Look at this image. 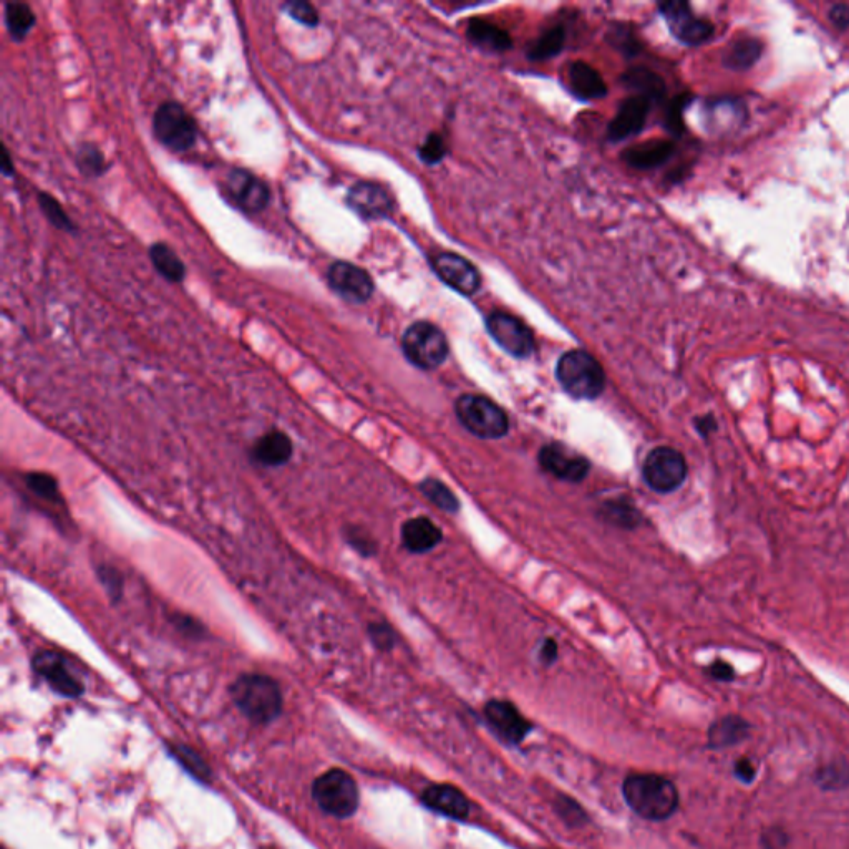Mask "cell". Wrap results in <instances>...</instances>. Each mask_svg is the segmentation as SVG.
Instances as JSON below:
<instances>
[{"label": "cell", "instance_id": "e0dca14e", "mask_svg": "<svg viewBox=\"0 0 849 849\" xmlns=\"http://www.w3.org/2000/svg\"><path fill=\"white\" fill-rule=\"evenodd\" d=\"M347 204L360 218L384 219L393 211V198L384 186L357 183L347 193Z\"/></svg>", "mask_w": 849, "mask_h": 849}, {"label": "cell", "instance_id": "f35d334b", "mask_svg": "<svg viewBox=\"0 0 849 849\" xmlns=\"http://www.w3.org/2000/svg\"><path fill=\"white\" fill-rule=\"evenodd\" d=\"M370 637L374 641L375 646L379 649H390L393 646V632L390 627L384 624H374L370 626Z\"/></svg>", "mask_w": 849, "mask_h": 849}, {"label": "cell", "instance_id": "ba28073f", "mask_svg": "<svg viewBox=\"0 0 849 849\" xmlns=\"http://www.w3.org/2000/svg\"><path fill=\"white\" fill-rule=\"evenodd\" d=\"M642 476L651 490L667 495L684 485L687 461L675 448H655L644 461Z\"/></svg>", "mask_w": 849, "mask_h": 849}, {"label": "cell", "instance_id": "484cf974", "mask_svg": "<svg viewBox=\"0 0 849 849\" xmlns=\"http://www.w3.org/2000/svg\"><path fill=\"white\" fill-rule=\"evenodd\" d=\"M4 20L7 32L15 42L24 40L35 25L32 7L24 2H7L4 5Z\"/></svg>", "mask_w": 849, "mask_h": 849}, {"label": "cell", "instance_id": "7c38bea8", "mask_svg": "<svg viewBox=\"0 0 849 849\" xmlns=\"http://www.w3.org/2000/svg\"><path fill=\"white\" fill-rule=\"evenodd\" d=\"M34 670L57 694L77 699L83 694L82 680L78 679L64 655L55 651H42L32 660Z\"/></svg>", "mask_w": 849, "mask_h": 849}, {"label": "cell", "instance_id": "8992f818", "mask_svg": "<svg viewBox=\"0 0 849 849\" xmlns=\"http://www.w3.org/2000/svg\"><path fill=\"white\" fill-rule=\"evenodd\" d=\"M455 410L461 425L476 437L496 440L505 437L510 428L503 408L481 395H463L458 398Z\"/></svg>", "mask_w": 849, "mask_h": 849}, {"label": "cell", "instance_id": "7bdbcfd3", "mask_svg": "<svg viewBox=\"0 0 849 849\" xmlns=\"http://www.w3.org/2000/svg\"><path fill=\"white\" fill-rule=\"evenodd\" d=\"M695 428H697V432L702 435V437H709L710 433H714L717 430V422H715V418L712 415H707V417H699L695 420Z\"/></svg>", "mask_w": 849, "mask_h": 849}, {"label": "cell", "instance_id": "ac0fdd59", "mask_svg": "<svg viewBox=\"0 0 849 849\" xmlns=\"http://www.w3.org/2000/svg\"><path fill=\"white\" fill-rule=\"evenodd\" d=\"M485 717L491 728L500 735L505 742L520 743L531 730L528 720L520 714L515 705L505 700H493L485 707Z\"/></svg>", "mask_w": 849, "mask_h": 849}, {"label": "cell", "instance_id": "7402d4cb", "mask_svg": "<svg viewBox=\"0 0 849 849\" xmlns=\"http://www.w3.org/2000/svg\"><path fill=\"white\" fill-rule=\"evenodd\" d=\"M292 452L294 447L291 438L281 430H272L254 443L253 458L262 466H282L291 460Z\"/></svg>", "mask_w": 849, "mask_h": 849}, {"label": "cell", "instance_id": "9c48e42d", "mask_svg": "<svg viewBox=\"0 0 849 849\" xmlns=\"http://www.w3.org/2000/svg\"><path fill=\"white\" fill-rule=\"evenodd\" d=\"M486 330L501 349L516 359H526L534 352V335L523 321L505 311H493L486 317Z\"/></svg>", "mask_w": 849, "mask_h": 849}, {"label": "cell", "instance_id": "e575fe53", "mask_svg": "<svg viewBox=\"0 0 849 849\" xmlns=\"http://www.w3.org/2000/svg\"><path fill=\"white\" fill-rule=\"evenodd\" d=\"M78 168L85 173V175L90 176H100L103 175V171L107 168V163H105V156H103L102 151L98 150L95 145H83L80 150H78Z\"/></svg>", "mask_w": 849, "mask_h": 849}, {"label": "cell", "instance_id": "603a6c76", "mask_svg": "<svg viewBox=\"0 0 849 849\" xmlns=\"http://www.w3.org/2000/svg\"><path fill=\"white\" fill-rule=\"evenodd\" d=\"M466 37L478 49L491 52V54H500V52H506L513 47L510 34L506 30L490 24L488 20H471L468 29H466Z\"/></svg>", "mask_w": 849, "mask_h": 849}, {"label": "cell", "instance_id": "bcb514c9", "mask_svg": "<svg viewBox=\"0 0 849 849\" xmlns=\"http://www.w3.org/2000/svg\"><path fill=\"white\" fill-rule=\"evenodd\" d=\"M556 655H558V647H556L554 641H546V644L543 646V651H541V657H543L544 662H546V664H551V662L556 659Z\"/></svg>", "mask_w": 849, "mask_h": 849}, {"label": "cell", "instance_id": "8d00e7d4", "mask_svg": "<svg viewBox=\"0 0 849 849\" xmlns=\"http://www.w3.org/2000/svg\"><path fill=\"white\" fill-rule=\"evenodd\" d=\"M447 153L448 148L445 138L442 135H438V133L428 135L427 140H425V143L418 150V155L422 158L423 163H427V165H438L447 156Z\"/></svg>", "mask_w": 849, "mask_h": 849}, {"label": "cell", "instance_id": "ab89813d", "mask_svg": "<svg viewBox=\"0 0 849 849\" xmlns=\"http://www.w3.org/2000/svg\"><path fill=\"white\" fill-rule=\"evenodd\" d=\"M707 672L712 679L719 680V682H732L735 679V669L725 660H715L714 664H710Z\"/></svg>", "mask_w": 849, "mask_h": 849}, {"label": "cell", "instance_id": "7dc6e473", "mask_svg": "<svg viewBox=\"0 0 849 849\" xmlns=\"http://www.w3.org/2000/svg\"><path fill=\"white\" fill-rule=\"evenodd\" d=\"M2 171L5 176H10L14 173V166L10 165V156L7 148H4V156H2Z\"/></svg>", "mask_w": 849, "mask_h": 849}, {"label": "cell", "instance_id": "d6986e66", "mask_svg": "<svg viewBox=\"0 0 849 849\" xmlns=\"http://www.w3.org/2000/svg\"><path fill=\"white\" fill-rule=\"evenodd\" d=\"M422 801L430 810L452 820H466L470 815V801L463 791L452 785H432L423 791Z\"/></svg>", "mask_w": 849, "mask_h": 849}, {"label": "cell", "instance_id": "d4e9b609", "mask_svg": "<svg viewBox=\"0 0 849 849\" xmlns=\"http://www.w3.org/2000/svg\"><path fill=\"white\" fill-rule=\"evenodd\" d=\"M750 727L748 723L737 717V715H728L723 717L719 722H715L710 727L709 743L712 748H727L732 745H737L742 742L743 738L748 737Z\"/></svg>", "mask_w": 849, "mask_h": 849}, {"label": "cell", "instance_id": "9a60e30c", "mask_svg": "<svg viewBox=\"0 0 849 849\" xmlns=\"http://www.w3.org/2000/svg\"><path fill=\"white\" fill-rule=\"evenodd\" d=\"M539 463L549 475L569 483H579L589 473V461L559 443L541 448Z\"/></svg>", "mask_w": 849, "mask_h": 849}, {"label": "cell", "instance_id": "d590c367", "mask_svg": "<svg viewBox=\"0 0 849 849\" xmlns=\"http://www.w3.org/2000/svg\"><path fill=\"white\" fill-rule=\"evenodd\" d=\"M604 516H606V520L611 521L616 526H626V528L637 526V523L641 520L639 513L631 505L621 503V501L607 503L604 506Z\"/></svg>", "mask_w": 849, "mask_h": 849}, {"label": "cell", "instance_id": "83f0119b", "mask_svg": "<svg viewBox=\"0 0 849 849\" xmlns=\"http://www.w3.org/2000/svg\"><path fill=\"white\" fill-rule=\"evenodd\" d=\"M763 45L757 39L737 40L723 57V65L732 70H747L762 57Z\"/></svg>", "mask_w": 849, "mask_h": 849}, {"label": "cell", "instance_id": "f1b7e54d", "mask_svg": "<svg viewBox=\"0 0 849 849\" xmlns=\"http://www.w3.org/2000/svg\"><path fill=\"white\" fill-rule=\"evenodd\" d=\"M622 80H624L627 87L637 90V95H644V97L651 98L652 102H657V100L664 97V82L657 75L649 72V70H644V68L631 70V72H627V75H624Z\"/></svg>", "mask_w": 849, "mask_h": 849}, {"label": "cell", "instance_id": "74e56055", "mask_svg": "<svg viewBox=\"0 0 849 849\" xmlns=\"http://www.w3.org/2000/svg\"><path fill=\"white\" fill-rule=\"evenodd\" d=\"M284 9L287 10V14L291 15L292 19L297 20L299 24L307 25V27H316L321 22L317 10L309 2L294 0V2L284 4Z\"/></svg>", "mask_w": 849, "mask_h": 849}, {"label": "cell", "instance_id": "ffe728a7", "mask_svg": "<svg viewBox=\"0 0 849 849\" xmlns=\"http://www.w3.org/2000/svg\"><path fill=\"white\" fill-rule=\"evenodd\" d=\"M442 529L428 518H413L402 526L403 546L410 553H428L442 543Z\"/></svg>", "mask_w": 849, "mask_h": 849}, {"label": "cell", "instance_id": "2e32d148", "mask_svg": "<svg viewBox=\"0 0 849 849\" xmlns=\"http://www.w3.org/2000/svg\"><path fill=\"white\" fill-rule=\"evenodd\" d=\"M652 100L644 95H632L621 103L616 117L607 128V138L611 141H624L641 133L646 127L651 112Z\"/></svg>", "mask_w": 849, "mask_h": 849}, {"label": "cell", "instance_id": "cb8c5ba5", "mask_svg": "<svg viewBox=\"0 0 849 849\" xmlns=\"http://www.w3.org/2000/svg\"><path fill=\"white\" fill-rule=\"evenodd\" d=\"M674 153V145L669 141H647L644 145H636L622 153L627 165L636 170H654L664 165Z\"/></svg>", "mask_w": 849, "mask_h": 849}, {"label": "cell", "instance_id": "277c9868", "mask_svg": "<svg viewBox=\"0 0 849 849\" xmlns=\"http://www.w3.org/2000/svg\"><path fill=\"white\" fill-rule=\"evenodd\" d=\"M403 354L418 369L433 370L447 360L450 345L447 335L432 322H413L402 337Z\"/></svg>", "mask_w": 849, "mask_h": 849}, {"label": "cell", "instance_id": "4dcf8cb0", "mask_svg": "<svg viewBox=\"0 0 849 849\" xmlns=\"http://www.w3.org/2000/svg\"><path fill=\"white\" fill-rule=\"evenodd\" d=\"M423 495L427 496L428 500L432 501L433 505H437L440 510L455 513L458 510V500L453 495L452 490L447 485H443L442 481L425 480L420 485Z\"/></svg>", "mask_w": 849, "mask_h": 849}, {"label": "cell", "instance_id": "5b68a950", "mask_svg": "<svg viewBox=\"0 0 849 849\" xmlns=\"http://www.w3.org/2000/svg\"><path fill=\"white\" fill-rule=\"evenodd\" d=\"M312 796L324 813L335 818H349L359 808L357 783L340 768L322 773L312 785Z\"/></svg>", "mask_w": 849, "mask_h": 849}, {"label": "cell", "instance_id": "4fadbf2b", "mask_svg": "<svg viewBox=\"0 0 849 849\" xmlns=\"http://www.w3.org/2000/svg\"><path fill=\"white\" fill-rule=\"evenodd\" d=\"M432 267L435 274L461 296H475L481 289L480 271L460 254H437L432 258Z\"/></svg>", "mask_w": 849, "mask_h": 849}, {"label": "cell", "instance_id": "b9f144b4", "mask_svg": "<svg viewBox=\"0 0 849 849\" xmlns=\"http://www.w3.org/2000/svg\"><path fill=\"white\" fill-rule=\"evenodd\" d=\"M735 775H737L738 780H742L743 783H750L755 780V775H757V768L753 765L748 758H742V760H738L735 763Z\"/></svg>", "mask_w": 849, "mask_h": 849}, {"label": "cell", "instance_id": "44dd1931", "mask_svg": "<svg viewBox=\"0 0 849 849\" xmlns=\"http://www.w3.org/2000/svg\"><path fill=\"white\" fill-rule=\"evenodd\" d=\"M569 90L581 100L606 97L607 85L596 68L586 62H573L568 68Z\"/></svg>", "mask_w": 849, "mask_h": 849}, {"label": "cell", "instance_id": "f546056e", "mask_svg": "<svg viewBox=\"0 0 849 849\" xmlns=\"http://www.w3.org/2000/svg\"><path fill=\"white\" fill-rule=\"evenodd\" d=\"M564 44H566V34L563 27H553L529 45L528 57L531 60L551 59L563 50Z\"/></svg>", "mask_w": 849, "mask_h": 849}, {"label": "cell", "instance_id": "30bf717a", "mask_svg": "<svg viewBox=\"0 0 849 849\" xmlns=\"http://www.w3.org/2000/svg\"><path fill=\"white\" fill-rule=\"evenodd\" d=\"M659 12L669 25L670 34L680 44L697 47L712 39L715 34L714 24L697 17L687 2H664L659 5Z\"/></svg>", "mask_w": 849, "mask_h": 849}, {"label": "cell", "instance_id": "d6a6232c", "mask_svg": "<svg viewBox=\"0 0 849 849\" xmlns=\"http://www.w3.org/2000/svg\"><path fill=\"white\" fill-rule=\"evenodd\" d=\"M39 206L44 211L45 218L49 219V223L54 228L64 229V231H73L75 229L72 219L68 218V214L65 213L62 204L54 196L47 195V193H40Z\"/></svg>", "mask_w": 849, "mask_h": 849}, {"label": "cell", "instance_id": "52a82bcc", "mask_svg": "<svg viewBox=\"0 0 849 849\" xmlns=\"http://www.w3.org/2000/svg\"><path fill=\"white\" fill-rule=\"evenodd\" d=\"M153 131L161 145L173 151L190 150L198 140V125L183 105L166 102L156 108Z\"/></svg>", "mask_w": 849, "mask_h": 849}, {"label": "cell", "instance_id": "5bb4252c", "mask_svg": "<svg viewBox=\"0 0 849 849\" xmlns=\"http://www.w3.org/2000/svg\"><path fill=\"white\" fill-rule=\"evenodd\" d=\"M226 191L229 198L248 213H261L271 201L269 186L249 171H231L226 180Z\"/></svg>", "mask_w": 849, "mask_h": 849}, {"label": "cell", "instance_id": "7a4b0ae2", "mask_svg": "<svg viewBox=\"0 0 849 849\" xmlns=\"http://www.w3.org/2000/svg\"><path fill=\"white\" fill-rule=\"evenodd\" d=\"M229 694L241 714L258 725L274 722L282 714L281 687L269 675H241L234 680Z\"/></svg>", "mask_w": 849, "mask_h": 849}, {"label": "cell", "instance_id": "836d02e7", "mask_svg": "<svg viewBox=\"0 0 849 849\" xmlns=\"http://www.w3.org/2000/svg\"><path fill=\"white\" fill-rule=\"evenodd\" d=\"M25 483L42 500L52 501V503L60 501L59 485L54 476L47 473H29L25 476Z\"/></svg>", "mask_w": 849, "mask_h": 849}, {"label": "cell", "instance_id": "60d3db41", "mask_svg": "<svg viewBox=\"0 0 849 849\" xmlns=\"http://www.w3.org/2000/svg\"><path fill=\"white\" fill-rule=\"evenodd\" d=\"M828 17H830L831 24L835 25L838 30H848L849 29V5L848 4H836L831 7L830 12H828Z\"/></svg>", "mask_w": 849, "mask_h": 849}, {"label": "cell", "instance_id": "f6af8a7d", "mask_svg": "<svg viewBox=\"0 0 849 849\" xmlns=\"http://www.w3.org/2000/svg\"><path fill=\"white\" fill-rule=\"evenodd\" d=\"M180 629H183V631L188 632V634H193V636L196 637L201 634V627H199L198 622L193 621L190 617H181Z\"/></svg>", "mask_w": 849, "mask_h": 849}, {"label": "cell", "instance_id": "8fae6325", "mask_svg": "<svg viewBox=\"0 0 849 849\" xmlns=\"http://www.w3.org/2000/svg\"><path fill=\"white\" fill-rule=\"evenodd\" d=\"M330 289L352 304H364L374 294V281L369 272L352 262L337 261L327 271Z\"/></svg>", "mask_w": 849, "mask_h": 849}, {"label": "cell", "instance_id": "1f68e13d", "mask_svg": "<svg viewBox=\"0 0 849 849\" xmlns=\"http://www.w3.org/2000/svg\"><path fill=\"white\" fill-rule=\"evenodd\" d=\"M171 755L178 760V762L183 765V767L191 773V775H195L198 780H208L209 778V768L206 763L203 762V758L199 757L198 753L193 752L191 748L185 747V745H171L170 747Z\"/></svg>", "mask_w": 849, "mask_h": 849}, {"label": "cell", "instance_id": "ee69618b", "mask_svg": "<svg viewBox=\"0 0 849 849\" xmlns=\"http://www.w3.org/2000/svg\"><path fill=\"white\" fill-rule=\"evenodd\" d=\"M349 539L350 543H352V546H354L355 549H359L360 553H367V551H370V549H372V546H370L369 541H367L364 536H360L357 531H352V534H349Z\"/></svg>", "mask_w": 849, "mask_h": 849}, {"label": "cell", "instance_id": "6da1fadb", "mask_svg": "<svg viewBox=\"0 0 849 849\" xmlns=\"http://www.w3.org/2000/svg\"><path fill=\"white\" fill-rule=\"evenodd\" d=\"M622 793L631 810L646 820H667L679 806V791L674 783L652 773H636L627 777Z\"/></svg>", "mask_w": 849, "mask_h": 849}, {"label": "cell", "instance_id": "3957f363", "mask_svg": "<svg viewBox=\"0 0 849 849\" xmlns=\"http://www.w3.org/2000/svg\"><path fill=\"white\" fill-rule=\"evenodd\" d=\"M556 377L564 392L579 400H592L606 387L601 364L586 350H569L556 365Z\"/></svg>", "mask_w": 849, "mask_h": 849}, {"label": "cell", "instance_id": "4316f807", "mask_svg": "<svg viewBox=\"0 0 849 849\" xmlns=\"http://www.w3.org/2000/svg\"><path fill=\"white\" fill-rule=\"evenodd\" d=\"M150 259L156 271L160 272L166 281L181 282L185 279V264L168 244H153L150 248Z\"/></svg>", "mask_w": 849, "mask_h": 849}]
</instances>
